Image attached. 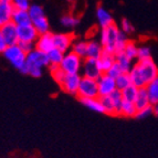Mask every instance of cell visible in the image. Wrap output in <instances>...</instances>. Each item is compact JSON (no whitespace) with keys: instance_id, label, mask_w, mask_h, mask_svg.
Wrapping results in <instances>:
<instances>
[{"instance_id":"cell-40","label":"cell","mask_w":158,"mask_h":158,"mask_svg":"<svg viewBox=\"0 0 158 158\" xmlns=\"http://www.w3.org/2000/svg\"><path fill=\"white\" fill-rule=\"evenodd\" d=\"M18 45L21 48L22 50L28 54L30 53L31 51H33L35 49V43H32V42H24V41H19Z\"/></svg>"},{"instance_id":"cell-30","label":"cell","mask_w":158,"mask_h":158,"mask_svg":"<svg viewBox=\"0 0 158 158\" xmlns=\"http://www.w3.org/2000/svg\"><path fill=\"white\" fill-rule=\"evenodd\" d=\"M132 84H133L132 79H131L129 73H123L122 75H119V77L116 79V86H117V90L123 91Z\"/></svg>"},{"instance_id":"cell-35","label":"cell","mask_w":158,"mask_h":158,"mask_svg":"<svg viewBox=\"0 0 158 158\" xmlns=\"http://www.w3.org/2000/svg\"><path fill=\"white\" fill-rule=\"evenodd\" d=\"M152 114H154L153 105H149V106H147V107H145V108L138 110L135 117H136V118H138V119H143V118H146V117H148V116L152 115Z\"/></svg>"},{"instance_id":"cell-33","label":"cell","mask_w":158,"mask_h":158,"mask_svg":"<svg viewBox=\"0 0 158 158\" xmlns=\"http://www.w3.org/2000/svg\"><path fill=\"white\" fill-rule=\"evenodd\" d=\"M79 23L80 19L77 18V17L70 16V15H66V16H63L61 18V24L65 28H73Z\"/></svg>"},{"instance_id":"cell-6","label":"cell","mask_w":158,"mask_h":158,"mask_svg":"<svg viewBox=\"0 0 158 158\" xmlns=\"http://www.w3.org/2000/svg\"><path fill=\"white\" fill-rule=\"evenodd\" d=\"M77 96H79L80 98H100L98 80H93V79H90V77H82L79 92H77Z\"/></svg>"},{"instance_id":"cell-3","label":"cell","mask_w":158,"mask_h":158,"mask_svg":"<svg viewBox=\"0 0 158 158\" xmlns=\"http://www.w3.org/2000/svg\"><path fill=\"white\" fill-rule=\"evenodd\" d=\"M3 56L11 63V65L13 68H16L17 70H21L24 66V64L27 63V54L21 48L19 47L18 44L10 45L6 49L2 52Z\"/></svg>"},{"instance_id":"cell-5","label":"cell","mask_w":158,"mask_h":158,"mask_svg":"<svg viewBox=\"0 0 158 158\" xmlns=\"http://www.w3.org/2000/svg\"><path fill=\"white\" fill-rule=\"evenodd\" d=\"M83 59L79 56L73 51L66 52L64 59L61 63L60 68L65 72L66 74H79L81 69L83 68Z\"/></svg>"},{"instance_id":"cell-23","label":"cell","mask_w":158,"mask_h":158,"mask_svg":"<svg viewBox=\"0 0 158 158\" xmlns=\"http://www.w3.org/2000/svg\"><path fill=\"white\" fill-rule=\"evenodd\" d=\"M137 111L138 110H137L134 102L124 101L121 108V116H124V117H135Z\"/></svg>"},{"instance_id":"cell-39","label":"cell","mask_w":158,"mask_h":158,"mask_svg":"<svg viewBox=\"0 0 158 158\" xmlns=\"http://www.w3.org/2000/svg\"><path fill=\"white\" fill-rule=\"evenodd\" d=\"M121 28H122V31L125 32V33H132L134 31V27H133L132 22L129 21L128 19H123L122 20V23H121Z\"/></svg>"},{"instance_id":"cell-15","label":"cell","mask_w":158,"mask_h":158,"mask_svg":"<svg viewBox=\"0 0 158 158\" xmlns=\"http://www.w3.org/2000/svg\"><path fill=\"white\" fill-rule=\"evenodd\" d=\"M13 12H15V7L12 2L0 1V26L10 22Z\"/></svg>"},{"instance_id":"cell-11","label":"cell","mask_w":158,"mask_h":158,"mask_svg":"<svg viewBox=\"0 0 158 158\" xmlns=\"http://www.w3.org/2000/svg\"><path fill=\"white\" fill-rule=\"evenodd\" d=\"M82 77L80 74H66L63 83L61 85L62 90L64 92L72 95H77L80 89V83H81Z\"/></svg>"},{"instance_id":"cell-1","label":"cell","mask_w":158,"mask_h":158,"mask_svg":"<svg viewBox=\"0 0 158 158\" xmlns=\"http://www.w3.org/2000/svg\"><path fill=\"white\" fill-rule=\"evenodd\" d=\"M129 75L132 79V83L138 89L146 87L150 82L158 77V69L152 58L138 60L133 65Z\"/></svg>"},{"instance_id":"cell-31","label":"cell","mask_w":158,"mask_h":158,"mask_svg":"<svg viewBox=\"0 0 158 158\" xmlns=\"http://www.w3.org/2000/svg\"><path fill=\"white\" fill-rule=\"evenodd\" d=\"M124 53L128 56L131 60H134V59H137V56H138V48L135 44V42L133 41H128L125 47Z\"/></svg>"},{"instance_id":"cell-29","label":"cell","mask_w":158,"mask_h":158,"mask_svg":"<svg viewBox=\"0 0 158 158\" xmlns=\"http://www.w3.org/2000/svg\"><path fill=\"white\" fill-rule=\"evenodd\" d=\"M138 87L136 85L132 84L129 85L128 87H126L125 90L122 91L123 93V98H124V101H128V102H135L137 96V93H138Z\"/></svg>"},{"instance_id":"cell-9","label":"cell","mask_w":158,"mask_h":158,"mask_svg":"<svg viewBox=\"0 0 158 158\" xmlns=\"http://www.w3.org/2000/svg\"><path fill=\"white\" fill-rule=\"evenodd\" d=\"M98 92L100 96H106V95H111L115 90H117L116 86V80L114 77H110L108 74L103 73L101 77L98 80Z\"/></svg>"},{"instance_id":"cell-26","label":"cell","mask_w":158,"mask_h":158,"mask_svg":"<svg viewBox=\"0 0 158 158\" xmlns=\"http://www.w3.org/2000/svg\"><path fill=\"white\" fill-rule=\"evenodd\" d=\"M64 56H65V53L56 49V48L52 49L50 52L48 53L50 64H54V65H61V63H62V61L64 59Z\"/></svg>"},{"instance_id":"cell-7","label":"cell","mask_w":158,"mask_h":158,"mask_svg":"<svg viewBox=\"0 0 158 158\" xmlns=\"http://www.w3.org/2000/svg\"><path fill=\"white\" fill-rule=\"evenodd\" d=\"M0 38L5 40L8 47L15 45L19 43V34H18V27L13 23L12 21L8 23L0 26Z\"/></svg>"},{"instance_id":"cell-28","label":"cell","mask_w":158,"mask_h":158,"mask_svg":"<svg viewBox=\"0 0 158 158\" xmlns=\"http://www.w3.org/2000/svg\"><path fill=\"white\" fill-rule=\"evenodd\" d=\"M114 102V105H115V111H116V115H121V108L123 105V102H124V98H123V93L121 90H115L111 95Z\"/></svg>"},{"instance_id":"cell-41","label":"cell","mask_w":158,"mask_h":158,"mask_svg":"<svg viewBox=\"0 0 158 158\" xmlns=\"http://www.w3.org/2000/svg\"><path fill=\"white\" fill-rule=\"evenodd\" d=\"M7 48H8V45L5 42V40H3L2 38H0V51H1V53H2Z\"/></svg>"},{"instance_id":"cell-43","label":"cell","mask_w":158,"mask_h":158,"mask_svg":"<svg viewBox=\"0 0 158 158\" xmlns=\"http://www.w3.org/2000/svg\"><path fill=\"white\" fill-rule=\"evenodd\" d=\"M0 1H9V2H11L12 0H0Z\"/></svg>"},{"instance_id":"cell-25","label":"cell","mask_w":158,"mask_h":158,"mask_svg":"<svg viewBox=\"0 0 158 158\" xmlns=\"http://www.w3.org/2000/svg\"><path fill=\"white\" fill-rule=\"evenodd\" d=\"M87 44H89V42H86V41H74L71 49L74 53H77V56H81L82 59H86L87 58Z\"/></svg>"},{"instance_id":"cell-24","label":"cell","mask_w":158,"mask_h":158,"mask_svg":"<svg viewBox=\"0 0 158 158\" xmlns=\"http://www.w3.org/2000/svg\"><path fill=\"white\" fill-rule=\"evenodd\" d=\"M146 89H147V92L149 94L152 105L158 103V77L150 82L149 84L146 86Z\"/></svg>"},{"instance_id":"cell-16","label":"cell","mask_w":158,"mask_h":158,"mask_svg":"<svg viewBox=\"0 0 158 158\" xmlns=\"http://www.w3.org/2000/svg\"><path fill=\"white\" fill-rule=\"evenodd\" d=\"M11 21L16 24L17 27H23V26L32 24L29 10H19V9H15V12H13V15H12Z\"/></svg>"},{"instance_id":"cell-37","label":"cell","mask_w":158,"mask_h":158,"mask_svg":"<svg viewBox=\"0 0 158 158\" xmlns=\"http://www.w3.org/2000/svg\"><path fill=\"white\" fill-rule=\"evenodd\" d=\"M106 74H108L110 77H114V79H117V77H119V75H122L123 74V71H122V69H121V66L117 64V62H115V64H114L113 66H112L110 70L107 71V73Z\"/></svg>"},{"instance_id":"cell-22","label":"cell","mask_w":158,"mask_h":158,"mask_svg":"<svg viewBox=\"0 0 158 158\" xmlns=\"http://www.w3.org/2000/svg\"><path fill=\"white\" fill-rule=\"evenodd\" d=\"M80 101L82 102L83 105L86 106V107L90 108V110H92V111L98 112V113H105L100 98H80Z\"/></svg>"},{"instance_id":"cell-8","label":"cell","mask_w":158,"mask_h":158,"mask_svg":"<svg viewBox=\"0 0 158 158\" xmlns=\"http://www.w3.org/2000/svg\"><path fill=\"white\" fill-rule=\"evenodd\" d=\"M83 77H90L93 80H98L103 74L100 62L98 59L86 58L83 61Z\"/></svg>"},{"instance_id":"cell-17","label":"cell","mask_w":158,"mask_h":158,"mask_svg":"<svg viewBox=\"0 0 158 158\" xmlns=\"http://www.w3.org/2000/svg\"><path fill=\"white\" fill-rule=\"evenodd\" d=\"M96 18H98V24L101 28H107L108 26L114 23L113 17L106 9H104L103 7H98L96 9Z\"/></svg>"},{"instance_id":"cell-38","label":"cell","mask_w":158,"mask_h":158,"mask_svg":"<svg viewBox=\"0 0 158 158\" xmlns=\"http://www.w3.org/2000/svg\"><path fill=\"white\" fill-rule=\"evenodd\" d=\"M149 58H152L149 48L148 47L138 48V56H137V60H145V59H149Z\"/></svg>"},{"instance_id":"cell-2","label":"cell","mask_w":158,"mask_h":158,"mask_svg":"<svg viewBox=\"0 0 158 158\" xmlns=\"http://www.w3.org/2000/svg\"><path fill=\"white\" fill-rule=\"evenodd\" d=\"M119 32H121V30L115 23L102 29V31H101V44H102L105 52L115 54L116 41H117Z\"/></svg>"},{"instance_id":"cell-27","label":"cell","mask_w":158,"mask_h":158,"mask_svg":"<svg viewBox=\"0 0 158 158\" xmlns=\"http://www.w3.org/2000/svg\"><path fill=\"white\" fill-rule=\"evenodd\" d=\"M100 100H101V102H102V105H103V107H104L105 114H107V115H116L115 105H114V102L110 95L100 96Z\"/></svg>"},{"instance_id":"cell-34","label":"cell","mask_w":158,"mask_h":158,"mask_svg":"<svg viewBox=\"0 0 158 158\" xmlns=\"http://www.w3.org/2000/svg\"><path fill=\"white\" fill-rule=\"evenodd\" d=\"M11 2L15 9H19V10H29L31 7L30 0H12Z\"/></svg>"},{"instance_id":"cell-21","label":"cell","mask_w":158,"mask_h":158,"mask_svg":"<svg viewBox=\"0 0 158 158\" xmlns=\"http://www.w3.org/2000/svg\"><path fill=\"white\" fill-rule=\"evenodd\" d=\"M104 49H103L102 44L98 43L96 41H90L87 44V58L92 59H100L102 56Z\"/></svg>"},{"instance_id":"cell-14","label":"cell","mask_w":158,"mask_h":158,"mask_svg":"<svg viewBox=\"0 0 158 158\" xmlns=\"http://www.w3.org/2000/svg\"><path fill=\"white\" fill-rule=\"evenodd\" d=\"M54 34L47 32L44 34H40L35 42V49L42 51V52L49 53L52 49H54Z\"/></svg>"},{"instance_id":"cell-32","label":"cell","mask_w":158,"mask_h":158,"mask_svg":"<svg viewBox=\"0 0 158 158\" xmlns=\"http://www.w3.org/2000/svg\"><path fill=\"white\" fill-rule=\"evenodd\" d=\"M127 42H128V40H127L126 33L123 32V31H121L118 34V38H117V41H116V52H115V54H117V53H119V52H124L125 47H126Z\"/></svg>"},{"instance_id":"cell-19","label":"cell","mask_w":158,"mask_h":158,"mask_svg":"<svg viewBox=\"0 0 158 158\" xmlns=\"http://www.w3.org/2000/svg\"><path fill=\"white\" fill-rule=\"evenodd\" d=\"M98 62H100L101 69H102L103 73H107V71L112 66L115 64L116 62V56L113 53H108V52H103L102 56L98 59Z\"/></svg>"},{"instance_id":"cell-42","label":"cell","mask_w":158,"mask_h":158,"mask_svg":"<svg viewBox=\"0 0 158 158\" xmlns=\"http://www.w3.org/2000/svg\"><path fill=\"white\" fill-rule=\"evenodd\" d=\"M153 111H154V115L158 117V103H156V104L153 105Z\"/></svg>"},{"instance_id":"cell-10","label":"cell","mask_w":158,"mask_h":158,"mask_svg":"<svg viewBox=\"0 0 158 158\" xmlns=\"http://www.w3.org/2000/svg\"><path fill=\"white\" fill-rule=\"evenodd\" d=\"M27 64L30 66H39V68L50 65L48 53L42 52V51L38 50V49H34L33 51L28 53V56H27Z\"/></svg>"},{"instance_id":"cell-18","label":"cell","mask_w":158,"mask_h":158,"mask_svg":"<svg viewBox=\"0 0 158 158\" xmlns=\"http://www.w3.org/2000/svg\"><path fill=\"white\" fill-rule=\"evenodd\" d=\"M135 105H136L137 110H142V108H145L147 106L152 105L149 98V94L147 92V89L146 87H140L137 93L136 100H135Z\"/></svg>"},{"instance_id":"cell-36","label":"cell","mask_w":158,"mask_h":158,"mask_svg":"<svg viewBox=\"0 0 158 158\" xmlns=\"http://www.w3.org/2000/svg\"><path fill=\"white\" fill-rule=\"evenodd\" d=\"M52 74V77H53V79L56 80V82L58 83L59 85H62V83H63V81H64V79H65V77H66V73L65 72L62 70L61 68H59L56 71H54L53 73H51Z\"/></svg>"},{"instance_id":"cell-13","label":"cell","mask_w":158,"mask_h":158,"mask_svg":"<svg viewBox=\"0 0 158 158\" xmlns=\"http://www.w3.org/2000/svg\"><path fill=\"white\" fill-rule=\"evenodd\" d=\"M74 43V34L73 33H58L54 34V45L56 49L62 52L66 53V51L72 48Z\"/></svg>"},{"instance_id":"cell-12","label":"cell","mask_w":158,"mask_h":158,"mask_svg":"<svg viewBox=\"0 0 158 158\" xmlns=\"http://www.w3.org/2000/svg\"><path fill=\"white\" fill-rule=\"evenodd\" d=\"M18 34H19V41L32 42V43L37 42L38 38L40 37V33L33 27V24L18 27Z\"/></svg>"},{"instance_id":"cell-20","label":"cell","mask_w":158,"mask_h":158,"mask_svg":"<svg viewBox=\"0 0 158 158\" xmlns=\"http://www.w3.org/2000/svg\"><path fill=\"white\" fill-rule=\"evenodd\" d=\"M115 56H116V62L121 66L123 73H129L133 68V63H132L133 60H131L124 52H119L117 54H115Z\"/></svg>"},{"instance_id":"cell-4","label":"cell","mask_w":158,"mask_h":158,"mask_svg":"<svg viewBox=\"0 0 158 158\" xmlns=\"http://www.w3.org/2000/svg\"><path fill=\"white\" fill-rule=\"evenodd\" d=\"M32 24L38 30L40 34H44L49 32V21L44 15L42 7L39 5H31L29 9Z\"/></svg>"},{"instance_id":"cell-44","label":"cell","mask_w":158,"mask_h":158,"mask_svg":"<svg viewBox=\"0 0 158 158\" xmlns=\"http://www.w3.org/2000/svg\"><path fill=\"white\" fill-rule=\"evenodd\" d=\"M68 1H72V0H68Z\"/></svg>"}]
</instances>
